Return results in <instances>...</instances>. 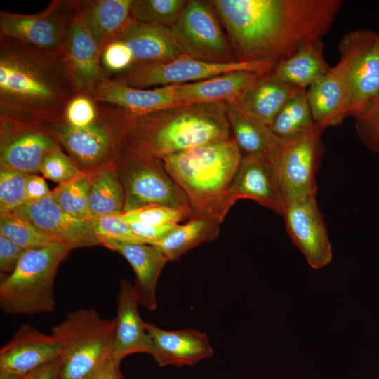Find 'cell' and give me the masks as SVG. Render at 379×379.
I'll list each match as a JSON object with an SVG mask.
<instances>
[{
	"label": "cell",
	"mask_w": 379,
	"mask_h": 379,
	"mask_svg": "<svg viewBox=\"0 0 379 379\" xmlns=\"http://www.w3.org/2000/svg\"><path fill=\"white\" fill-rule=\"evenodd\" d=\"M218 19L210 1H187L180 18L171 27L181 54L212 63L238 61Z\"/></svg>",
	"instance_id": "obj_8"
},
{
	"label": "cell",
	"mask_w": 379,
	"mask_h": 379,
	"mask_svg": "<svg viewBox=\"0 0 379 379\" xmlns=\"http://www.w3.org/2000/svg\"><path fill=\"white\" fill-rule=\"evenodd\" d=\"M115 166L124 190L123 213L153 204L192 211L185 195L166 171L162 160L140 150L126 138Z\"/></svg>",
	"instance_id": "obj_7"
},
{
	"label": "cell",
	"mask_w": 379,
	"mask_h": 379,
	"mask_svg": "<svg viewBox=\"0 0 379 379\" xmlns=\"http://www.w3.org/2000/svg\"><path fill=\"white\" fill-rule=\"evenodd\" d=\"M321 132L316 126L309 132L283 141L273 166L286 206L316 196Z\"/></svg>",
	"instance_id": "obj_13"
},
{
	"label": "cell",
	"mask_w": 379,
	"mask_h": 379,
	"mask_svg": "<svg viewBox=\"0 0 379 379\" xmlns=\"http://www.w3.org/2000/svg\"><path fill=\"white\" fill-rule=\"evenodd\" d=\"M114 40L128 47L133 65L165 62L182 55L174 43L171 28L157 24L134 21Z\"/></svg>",
	"instance_id": "obj_26"
},
{
	"label": "cell",
	"mask_w": 379,
	"mask_h": 379,
	"mask_svg": "<svg viewBox=\"0 0 379 379\" xmlns=\"http://www.w3.org/2000/svg\"><path fill=\"white\" fill-rule=\"evenodd\" d=\"M133 0H79V9L93 37L100 48L114 40L130 24Z\"/></svg>",
	"instance_id": "obj_28"
},
{
	"label": "cell",
	"mask_w": 379,
	"mask_h": 379,
	"mask_svg": "<svg viewBox=\"0 0 379 379\" xmlns=\"http://www.w3.org/2000/svg\"><path fill=\"white\" fill-rule=\"evenodd\" d=\"M354 118L361 140L369 149L379 153V93Z\"/></svg>",
	"instance_id": "obj_40"
},
{
	"label": "cell",
	"mask_w": 379,
	"mask_h": 379,
	"mask_svg": "<svg viewBox=\"0 0 379 379\" xmlns=\"http://www.w3.org/2000/svg\"><path fill=\"white\" fill-rule=\"evenodd\" d=\"M139 300L134 286L120 281L115 317L114 343L112 359L119 365L126 356L135 353L151 354L152 342L138 310Z\"/></svg>",
	"instance_id": "obj_20"
},
{
	"label": "cell",
	"mask_w": 379,
	"mask_h": 379,
	"mask_svg": "<svg viewBox=\"0 0 379 379\" xmlns=\"http://www.w3.org/2000/svg\"><path fill=\"white\" fill-rule=\"evenodd\" d=\"M265 73L267 72L233 71L195 82L175 84L177 99L180 104H234Z\"/></svg>",
	"instance_id": "obj_23"
},
{
	"label": "cell",
	"mask_w": 379,
	"mask_h": 379,
	"mask_svg": "<svg viewBox=\"0 0 379 379\" xmlns=\"http://www.w3.org/2000/svg\"><path fill=\"white\" fill-rule=\"evenodd\" d=\"M61 367L60 356L22 375L21 379H60Z\"/></svg>",
	"instance_id": "obj_46"
},
{
	"label": "cell",
	"mask_w": 379,
	"mask_h": 379,
	"mask_svg": "<svg viewBox=\"0 0 379 379\" xmlns=\"http://www.w3.org/2000/svg\"><path fill=\"white\" fill-rule=\"evenodd\" d=\"M306 94L316 126L322 131L348 117L349 84L346 67L338 62L307 89Z\"/></svg>",
	"instance_id": "obj_18"
},
{
	"label": "cell",
	"mask_w": 379,
	"mask_h": 379,
	"mask_svg": "<svg viewBox=\"0 0 379 379\" xmlns=\"http://www.w3.org/2000/svg\"><path fill=\"white\" fill-rule=\"evenodd\" d=\"M28 175L0 166V215L14 213L26 204Z\"/></svg>",
	"instance_id": "obj_37"
},
{
	"label": "cell",
	"mask_w": 379,
	"mask_h": 379,
	"mask_svg": "<svg viewBox=\"0 0 379 379\" xmlns=\"http://www.w3.org/2000/svg\"><path fill=\"white\" fill-rule=\"evenodd\" d=\"M232 138L243 156H251L274 165L282 147L283 139L271 127L248 116L235 105H227Z\"/></svg>",
	"instance_id": "obj_25"
},
{
	"label": "cell",
	"mask_w": 379,
	"mask_h": 379,
	"mask_svg": "<svg viewBox=\"0 0 379 379\" xmlns=\"http://www.w3.org/2000/svg\"><path fill=\"white\" fill-rule=\"evenodd\" d=\"M72 249L56 242L25 251L13 272L1 281V310L8 315L53 312L56 272Z\"/></svg>",
	"instance_id": "obj_4"
},
{
	"label": "cell",
	"mask_w": 379,
	"mask_h": 379,
	"mask_svg": "<svg viewBox=\"0 0 379 379\" xmlns=\"http://www.w3.org/2000/svg\"><path fill=\"white\" fill-rule=\"evenodd\" d=\"M101 64L107 76L112 78L129 69L133 65V59L123 42L114 40L104 48Z\"/></svg>",
	"instance_id": "obj_42"
},
{
	"label": "cell",
	"mask_w": 379,
	"mask_h": 379,
	"mask_svg": "<svg viewBox=\"0 0 379 379\" xmlns=\"http://www.w3.org/2000/svg\"><path fill=\"white\" fill-rule=\"evenodd\" d=\"M79 0H53L36 14L0 11V37L15 39L50 52L62 53Z\"/></svg>",
	"instance_id": "obj_11"
},
{
	"label": "cell",
	"mask_w": 379,
	"mask_h": 379,
	"mask_svg": "<svg viewBox=\"0 0 379 379\" xmlns=\"http://www.w3.org/2000/svg\"><path fill=\"white\" fill-rule=\"evenodd\" d=\"M127 222H139L153 225L179 224L193 216L192 212L171 206L153 204L121 213Z\"/></svg>",
	"instance_id": "obj_38"
},
{
	"label": "cell",
	"mask_w": 379,
	"mask_h": 379,
	"mask_svg": "<svg viewBox=\"0 0 379 379\" xmlns=\"http://www.w3.org/2000/svg\"><path fill=\"white\" fill-rule=\"evenodd\" d=\"M22 376L15 375H8L0 376V379H21Z\"/></svg>",
	"instance_id": "obj_48"
},
{
	"label": "cell",
	"mask_w": 379,
	"mask_h": 379,
	"mask_svg": "<svg viewBox=\"0 0 379 379\" xmlns=\"http://www.w3.org/2000/svg\"><path fill=\"white\" fill-rule=\"evenodd\" d=\"M59 145L49 121L0 114V166L36 174L45 156Z\"/></svg>",
	"instance_id": "obj_10"
},
{
	"label": "cell",
	"mask_w": 379,
	"mask_h": 379,
	"mask_svg": "<svg viewBox=\"0 0 379 379\" xmlns=\"http://www.w3.org/2000/svg\"><path fill=\"white\" fill-rule=\"evenodd\" d=\"M62 58L80 94L92 95L107 78L101 64L102 51L88 29L79 9L67 32Z\"/></svg>",
	"instance_id": "obj_15"
},
{
	"label": "cell",
	"mask_w": 379,
	"mask_h": 379,
	"mask_svg": "<svg viewBox=\"0 0 379 379\" xmlns=\"http://www.w3.org/2000/svg\"><path fill=\"white\" fill-rule=\"evenodd\" d=\"M14 213L57 242L72 248L102 245L91 219L68 214L56 204L51 194L39 201L27 203Z\"/></svg>",
	"instance_id": "obj_16"
},
{
	"label": "cell",
	"mask_w": 379,
	"mask_h": 379,
	"mask_svg": "<svg viewBox=\"0 0 379 379\" xmlns=\"http://www.w3.org/2000/svg\"><path fill=\"white\" fill-rule=\"evenodd\" d=\"M51 194L44 178L36 174L29 175L26 185V204L39 201Z\"/></svg>",
	"instance_id": "obj_45"
},
{
	"label": "cell",
	"mask_w": 379,
	"mask_h": 379,
	"mask_svg": "<svg viewBox=\"0 0 379 379\" xmlns=\"http://www.w3.org/2000/svg\"><path fill=\"white\" fill-rule=\"evenodd\" d=\"M302 89L278 79L271 71L258 78L234 105L270 126L286 102Z\"/></svg>",
	"instance_id": "obj_24"
},
{
	"label": "cell",
	"mask_w": 379,
	"mask_h": 379,
	"mask_svg": "<svg viewBox=\"0 0 379 379\" xmlns=\"http://www.w3.org/2000/svg\"><path fill=\"white\" fill-rule=\"evenodd\" d=\"M119 366V365L116 364L111 358L93 379H116L117 369Z\"/></svg>",
	"instance_id": "obj_47"
},
{
	"label": "cell",
	"mask_w": 379,
	"mask_h": 379,
	"mask_svg": "<svg viewBox=\"0 0 379 379\" xmlns=\"http://www.w3.org/2000/svg\"><path fill=\"white\" fill-rule=\"evenodd\" d=\"M124 204V190L115 164L94 171L88 196L90 217L122 213Z\"/></svg>",
	"instance_id": "obj_31"
},
{
	"label": "cell",
	"mask_w": 379,
	"mask_h": 379,
	"mask_svg": "<svg viewBox=\"0 0 379 379\" xmlns=\"http://www.w3.org/2000/svg\"><path fill=\"white\" fill-rule=\"evenodd\" d=\"M25 252V249L0 234L1 281L13 272Z\"/></svg>",
	"instance_id": "obj_43"
},
{
	"label": "cell",
	"mask_w": 379,
	"mask_h": 379,
	"mask_svg": "<svg viewBox=\"0 0 379 379\" xmlns=\"http://www.w3.org/2000/svg\"><path fill=\"white\" fill-rule=\"evenodd\" d=\"M235 204L241 199L253 200L284 215L286 204L272 164L264 160L243 156L232 187Z\"/></svg>",
	"instance_id": "obj_21"
},
{
	"label": "cell",
	"mask_w": 379,
	"mask_h": 379,
	"mask_svg": "<svg viewBox=\"0 0 379 379\" xmlns=\"http://www.w3.org/2000/svg\"><path fill=\"white\" fill-rule=\"evenodd\" d=\"M98 111V102L92 96L77 94L65 107L62 118L71 126L84 128L95 119Z\"/></svg>",
	"instance_id": "obj_41"
},
{
	"label": "cell",
	"mask_w": 379,
	"mask_h": 379,
	"mask_svg": "<svg viewBox=\"0 0 379 379\" xmlns=\"http://www.w3.org/2000/svg\"><path fill=\"white\" fill-rule=\"evenodd\" d=\"M91 96L97 102L117 106L132 116L181 105L177 99L175 85L136 88L110 78L102 82Z\"/></svg>",
	"instance_id": "obj_22"
},
{
	"label": "cell",
	"mask_w": 379,
	"mask_h": 379,
	"mask_svg": "<svg viewBox=\"0 0 379 379\" xmlns=\"http://www.w3.org/2000/svg\"><path fill=\"white\" fill-rule=\"evenodd\" d=\"M93 172L83 171L51 191L53 199L64 211L79 218H91L88 196Z\"/></svg>",
	"instance_id": "obj_33"
},
{
	"label": "cell",
	"mask_w": 379,
	"mask_h": 379,
	"mask_svg": "<svg viewBox=\"0 0 379 379\" xmlns=\"http://www.w3.org/2000/svg\"><path fill=\"white\" fill-rule=\"evenodd\" d=\"M186 0H133L132 16L136 22L173 27L180 18Z\"/></svg>",
	"instance_id": "obj_35"
},
{
	"label": "cell",
	"mask_w": 379,
	"mask_h": 379,
	"mask_svg": "<svg viewBox=\"0 0 379 379\" xmlns=\"http://www.w3.org/2000/svg\"><path fill=\"white\" fill-rule=\"evenodd\" d=\"M112 251L120 253L132 267L139 303L150 311L155 310L157 284L163 268L169 262L167 258L159 248L147 244H117Z\"/></svg>",
	"instance_id": "obj_27"
},
{
	"label": "cell",
	"mask_w": 379,
	"mask_h": 379,
	"mask_svg": "<svg viewBox=\"0 0 379 379\" xmlns=\"http://www.w3.org/2000/svg\"><path fill=\"white\" fill-rule=\"evenodd\" d=\"M242 157L230 137L161 160L185 195L192 217L210 218L222 223L234 204L232 187Z\"/></svg>",
	"instance_id": "obj_2"
},
{
	"label": "cell",
	"mask_w": 379,
	"mask_h": 379,
	"mask_svg": "<svg viewBox=\"0 0 379 379\" xmlns=\"http://www.w3.org/2000/svg\"><path fill=\"white\" fill-rule=\"evenodd\" d=\"M115 322L93 308L68 312L51 334L62 347L60 379H93L112 358Z\"/></svg>",
	"instance_id": "obj_5"
},
{
	"label": "cell",
	"mask_w": 379,
	"mask_h": 379,
	"mask_svg": "<svg viewBox=\"0 0 379 379\" xmlns=\"http://www.w3.org/2000/svg\"><path fill=\"white\" fill-rule=\"evenodd\" d=\"M276 64L269 60L212 63L182 55L165 62L135 64L110 79L132 88H151L195 82L233 71L268 72Z\"/></svg>",
	"instance_id": "obj_9"
},
{
	"label": "cell",
	"mask_w": 379,
	"mask_h": 379,
	"mask_svg": "<svg viewBox=\"0 0 379 379\" xmlns=\"http://www.w3.org/2000/svg\"><path fill=\"white\" fill-rule=\"evenodd\" d=\"M220 224L206 217H192L183 225L178 224L164 239L153 244L159 248L168 261L179 259L188 251L215 239Z\"/></svg>",
	"instance_id": "obj_30"
},
{
	"label": "cell",
	"mask_w": 379,
	"mask_h": 379,
	"mask_svg": "<svg viewBox=\"0 0 379 379\" xmlns=\"http://www.w3.org/2000/svg\"><path fill=\"white\" fill-rule=\"evenodd\" d=\"M330 67L324 55L322 41L302 46L291 57L278 62L272 74L278 79L306 89Z\"/></svg>",
	"instance_id": "obj_29"
},
{
	"label": "cell",
	"mask_w": 379,
	"mask_h": 379,
	"mask_svg": "<svg viewBox=\"0 0 379 379\" xmlns=\"http://www.w3.org/2000/svg\"><path fill=\"white\" fill-rule=\"evenodd\" d=\"M0 234L25 251L57 242L15 213L0 215Z\"/></svg>",
	"instance_id": "obj_34"
},
{
	"label": "cell",
	"mask_w": 379,
	"mask_h": 379,
	"mask_svg": "<svg viewBox=\"0 0 379 379\" xmlns=\"http://www.w3.org/2000/svg\"><path fill=\"white\" fill-rule=\"evenodd\" d=\"M39 172L45 178L61 185L74 179L83 171L59 145L45 156L40 166Z\"/></svg>",
	"instance_id": "obj_39"
},
{
	"label": "cell",
	"mask_w": 379,
	"mask_h": 379,
	"mask_svg": "<svg viewBox=\"0 0 379 379\" xmlns=\"http://www.w3.org/2000/svg\"><path fill=\"white\" fill-rule=\"evenodd\" d=\"M230 137L226 105L204 102L131 115L125 138L140 150L161 159Z\"/></svg>",
	"instance_id": "obj_3"
},
{
	"label": "cell",
	"mask_w": 379,
	"mask_h": 379,
	"mask_svg": "<svg viewBox=\"0 0 379 379\" xmlns=\"http://www.w3.org/2000/svg\"><path fill=\"white\" fill-rule=\"evenodd\" d=\"M338 49L347 72L348 117H355L379 93V33L350 32L342 37Z\"/></svg>",
	"instance_id": "obj_12"
},
{
	"label": "cell",
	"mask_w": 379,
	"mask_h": 379,
	"mask_svg": "<svg viewBox=\"0 0 379 379\" xmlns=\"http://www.w3.org/2000/svg\"><path fill=\"white\" fill-rule=\"evenodd\" d=\"M116 379H124L119 370V366L117 369Z\"/></svg>",
	"instance_id": "obj_49"
},
{
	"label": "cell",
	"mask_w": 379,
	"mask_h": 379,
	"mask_svg": "<svg viewBox=\"0 0 379 379\" xmlns=\"http://www.w3.org/2000/svg\"><path fill=\"white\" fill-rule=\"evenodd\" d=\"M90 219L95 234L101 244L110 250L117 244H145L132 231L121 213Z\"/></svg>",
	"instance_id": "obj_36"
},
{
	"label": "cell",
	"mask_w": 379,
	"mask_h": 379,
	"mask_svg": "<svg viewBox=\"0 0 379 379\" xmlns=\"http://www.w3.org/2000/svg\"><path fill=\"white\" fill-rule=\"evenodd\" d=\"M152 342V352L159 366H193L211 357L213 350L206 334L192 329L166 331L145 323Z\"/></svg>",
	"instance_id": "obj_19"
},
{
	"label": "cell",
	"mask_w": 379,
	"mask_h": 379,
	"mask_svg": "<svg viewBox=\"0 0 379 379\" xmlns=\"http://www.w3.org/2000/svg\"><path fill=\"white\" fill-rule=\"evenodd\" d=\"M315 126L306 89L286 102L270 126L274 133L283 140L309 132Z\"/></svg>",
	"instance_id": "obj_32"
},
{
	"label": "cell",
	"mask_w": 379,
	"mask_h": 379,
	"mask_svg": "<svg viewBox=\"0 0 379 379\" xmlns=\"http://www.w3.org/2000/svg\"><path fill=\"white\" fill-rule=\"evenodd\" d=\"M282 217L291 240L312 268L319 270L331 262L332 246L316 196L287 204Z\"/></svg>",
	"instance_id": "obj_14"
},
{
	"label": "cell",
	"mask_w": 379,
	"mask_h": 379,
	"mask_svg": "<svg viewBox=\"0 0 379 379\" xmlns=\"http://www.w3.org/2000/svg\"><path fill=\"white\" fill-rule=\"evenodd\" d=\"M131 115L117 106L99 102L95 119L84 128L67 124L62 117L50 122L60 145L83 171L114 165Z\"/></svg>",
	"instance_id": "obj_6"
},
{
	"label": "cell",
	"mask_w": 379,
	"mask_h": 379,
	"mask_svg": "<svg viewBox=\"0 0 379 379\" xmlns=\"http://www.w3.org/2000/svg\"><path fill=\"white\" fill-rule=\"evenodd\" d=\"M135 234L145 244L153 245L164 239L178 224L153 225L139 222H128Z\"/></svg>",
	"instance_id": "obj_44"
},
{
	"label": "cell",
	"mask_w": 379,
	"mask_h": 379,
	"mask_svg": "<svg viewBox=\"0 0 379 379\" xmlns=\"http://www.w3.org/2000/svg\"><path fill=\"white\" fill-rule=\"evenodd\" d=\"M61 354V345L55 336L23 324L0 350V376L25 375Z\"/></svg>",
	"instance_id": "obj_17"
},
{
	"label": "cell",
	"mask_w": 379,
	"mask_h": 379,
	"mask_svg": "<svg viewBox=\"0 0 379 379\" xmlns=\"http://www.w3.org/2000/svg\"><path fill=\"white\" fill-rule=\"evenodd\" d=\"M77 94L62 54L0 37V114L52 121Z\"/></svg>",
	"instance_id": "obj_1"
}]
</instances>
